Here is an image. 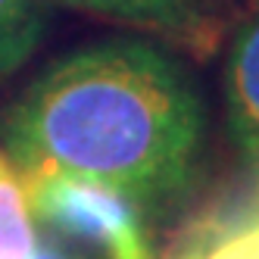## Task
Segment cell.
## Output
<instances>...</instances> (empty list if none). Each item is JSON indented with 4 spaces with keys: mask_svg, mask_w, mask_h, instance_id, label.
I'll return each instance as SVG.
<instances>
[{
    "mask_svg": "<svg viewBox=\"0 0 259 259\" xmlns=\"http://www.w3.org/2000/svg\"><path fill=\"white\" fill-rule=\"evenodd\" d=\"M200 259H259V200L244 215L225 219Z\"/></svg>",
    "mask_w": 259,
    "mask_h": 259,
    "instance_id": "cell-7",
    "label": "cell"
},
{
    "mask_svg": "<svg viewBox=\"0 0 259 259\" xmlns=\"http://www.w3.org/2000/svg\"><path fill=\"white\" fill-rule=\"evenodd\" d=\"M106 22L162 34L178 47L209 57L228 22L231 0H53Z\"/></svg>",
    "mask_w": 259,
    "mask_h": 259,
    "instance_id": "cell-3",
    "label": "cell"
},
{
    "mask_svg": "<svg viewBox=\"0 0 259 259\" xmlns=\"http://www.w3.org/2000/svg\"><path fill=\"white\" fill-rule=\"evenodd\" d=\"M206 247H175L172 250V259H200V253Z\"/></svg>",
    "mask_w": 259,
    "mask_h": 259,
    "instance_id": "cell-9",
    "label": "cell"
},
{
    "mask_svg": "<svg viewBox=\"0 0 259 259\" xmlns=\"http://www.w3.org/2000/svg\"><path fill=\"white\" fill-rule=\"evenodd\" d=\"M228 125L237 150L259 172V10L237 28L225 72Z\"/></svg>",
    "mask_w": 259,
    "mask_h": 259,
    "instance_id": "cell-4",
    "label": "cell"
},
{
    "mask_svg": "<svg viewBox=\"0 0 259 259\" xmlns=\"http://www.w3.org/2000/svg\"><path fill=\"white\" fill-rule=\"evenodd\" d=\"M19 178L31 219L53 234L81 240L106 259H156L141 206L113 184L69 172H19Z\"/></svg>",
    "mask_w": 259,
    "mask_h": 259,
    "instance_id": "cell-2",
    "label": "cell"
},
{
    "mask_svg": "<svg viewBox=\"0 0 259 259\" xmlns=\"http://www.w3.org/2000/svg\"><path fill=\"white\" fill-rule=\"evenodd\" d=\"M203 109L184 72L150 44L106 41L63 57L4 116L19 172L97 178L138 206L191 181Z\"/></svg>",
    "mask_w": 259,
    "mask_h": 259,
    "instance_id": "cell-1",
    "label": "cell"
},
{
    "mask_svg": "<svg viewBox=\"0 0 259 259\" xmlns=\"http://www.w3.org/2000/svg\"><path fill=\"white\" fill-rule=\"evenodd\" d=\"M38 234L22 178L7 156L0 162V259H28Z\"/></svg>",
    "mask_w": 259,
    "mask_h": 259,
    "instance_id": "cell-5",
    "label": "cell"
},
{
    "mask_svg": "<svg viewBox=\"0 0 259 259\" xmlns=\"http://www.w3.org/2000/svg\"><path fill=\"white\" fill-rule=\"evenodd\" d=\"M44 28V0H0V78L19 69Z\"/></svg>",
    "mask_w": 259,
    "mask_h": 259,
    "instance_id": "cell-6",
    "label": "cell"
},
{
    "mask_svg": "<svg viewBox=\"0 0 259 259\" xmlns=\"http://www.w3.org/2000/svg\"><path fill=\"white\" fill-rule=\"evenodd\" d=\"M4 159H7V156H4V153H0V162H4Z\"/></svg>",
    "mask_w": 259,
    "mask_h": 259,
    "instance_id": "cell-10",
    "label": "cell"
},
{
    "mask_svg": "<svg viewBox=\"0 0 259 259\" xmlns=\"http://www.w3.org/2000/svg\"><path fill=\"white\" fill-rule=\"evenodd\" d=\"M28 259H88V256L78 253V250L63 247L57 237H41L38 244H34V250H31Z\"/></svg>",
    "mask_w": 259,
    "mask_h": 259,
    "instance_id": "cell-8",
    "label": "cell"
}]
</instances>
